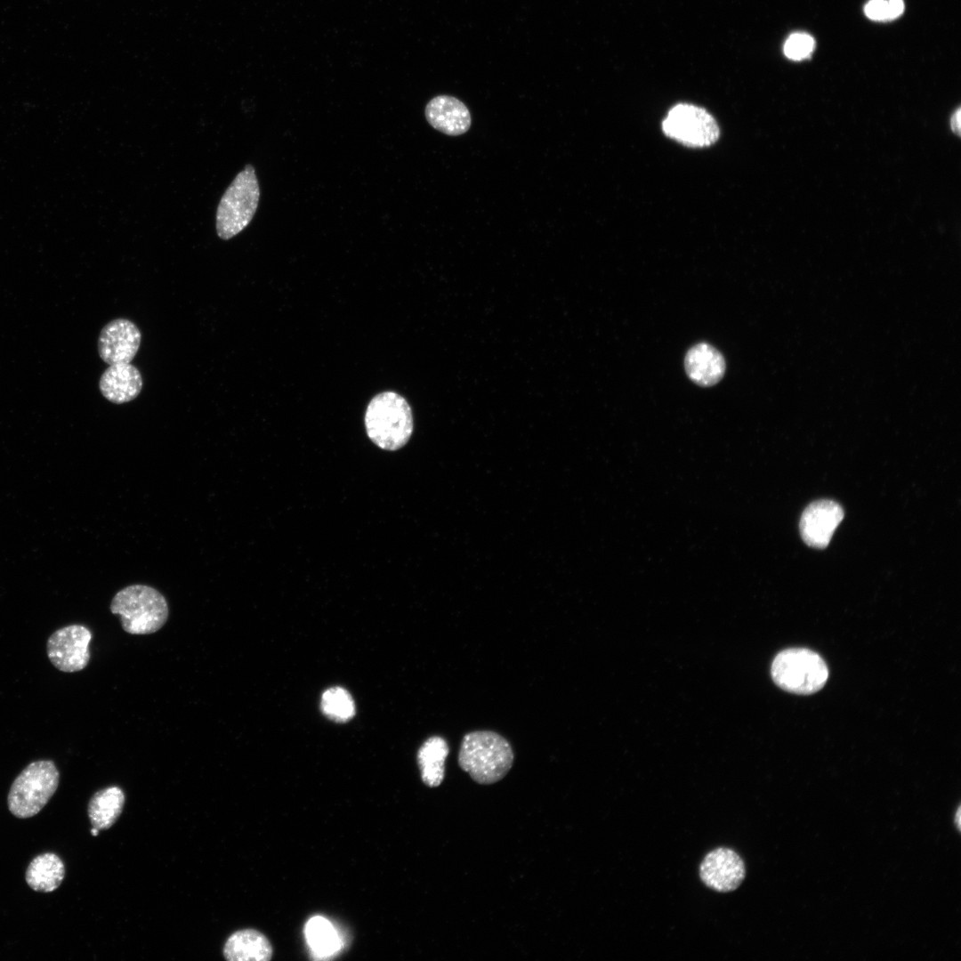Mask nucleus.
I'll use <instances>...</instances> for the list:
<instances>
[{
  "label": "nucleus",
  "instance_id": "7ed1b4c3",
  "mask_svg": "<svg viewBox=\"0 0 961 961\" xmlns=\"http://www.w3.org/2000/svg\"><path fill=\"white\" fill-rule=\"evenodd\" d=\"M122 628L131 634H149L166 623L169 609L164 595L152 586L131 585L119 590L110 603Z\"/></svg>",
  "mask_w": 961,
  "mask_h": 961
},
{
  "label": "nucleus",
  "instance_id": "4be33fe9",
  "mask_svg": "<svg viewBox=\"0 0 961 961\" xmlns=\"http://www.w3.org/2000/svg\"><path fill=\"white\" fill-rule=\"evenodd\" d=\"M815 41L812 36L806 33L791 34L784 44L785 55L793 61H801L808 58L813 52Z\"/></svg>",
  "mask_w": 961,
  "mask_h": 961
},
{
  "label": "nucleus",
  "instance_id": "1a4fd4ad",
  "mask_svg": "<svg viewBox=\"0 0 961 961\" xmlns=\"http://www.w3.org/2000/svg\"><path fill=\"white\" fill-rule=\"evenodd\" d=\"M141 341L139 327L127 319H116L101 329L98 338V353L107 364L130 363L135 357Z\"/></svg>",
  "mask_w": 961,
  "mask_h": 961
},
{
  "label": "nucleus",
  "instance_id": "4468645a",
  "mask_svg": "<svg viewBox=\"0 0 961 961\" xmlns=\"http://www.w3.org/2000/svg\"><path fill=\"white\" fill-rule=\"evenodd\" d=\"M684 367L689 378L699 386L716 384L725 373L722 353L707 343L692 346L686 353Z\"/></svg>",
  "mask_w": 961,
  "mask_h": 961
},
{
  "label": "nucleus",
  "instance_id": "20e7f679",
  "mask_svg": "<svg viewBox=\"0 0 961 961\" xmlns=\"http://www.w3.org/2000/svg\"><path fill=\"white\" fill-rule=\"evenodd\" d=\"M60 773L51 760L27 765L12 782L7 796L11 813L19 819L37 814L56 792Z\"/></svg>",
  "mask_w": 961,
  "mask_h": 961
},
{
  "label": "nucleus",
  "instance_id": "2eb2a0df",
  "mask_svg": "<svg viewBox=\"0 0 961 961\" xmlns=\"http://www.w3.org/2000/svg\"><path fill=\"white\" fill-rule=\"evenodd\" d=\"M222 953L230 961H268L272 957V946L268 938L255 929H242L226 940Z\"/></svg>",
  "mask_w": 961,
  "mask_h": 961
},
{
  "label": "nucleus",
  "instance_id": "6ab92c4d",
  "mask_svg": "<svg viewBox=\"0 0 961 961\" xmlns=\"http://www.w3.org/2000/svg\"><path fill=\"white\" fill-rule=\"evenodd\" d=\"M304 932L308 945L319 958L334 955L341 948L335 927L322 917H311L307 922Z\"/></svg>",
  "mask_w": 961,
  "mask_h": 961
},
{
  "label": "nucleus",
  "instance_id": "423d86ee",
  "mask_svg": "<svg viewBox=\"0 0 961 961\" xmlns=\"http://www.w3.org/2000/svg\"><path fill=\"white\" fill-rule=\"evenodd\" d=\"M771 676L782 690L800 695H809L821 690L828 678L824 659L806 648H792L780 651L771 664Z\"/></svg>",
  "mask_w": 961,
  "mask_h": 961
},
{
  "label": "nucleus",
  "instance_id": "f8f14e48",
  "mask_svg": "<svg viewBox=\"0 0 961 961\" xmlns=\"http://www.w3.org/2000/svg\"><path fill=\"white\" fill-rule=\"evenodd\" d=\"M427 122L436 130L451 136L466 133L471 126V115L460 100L449 95L432 98L424 110Z\"/></svg>",
  "mask_w": 961,
  "mask_h": 961
},
{
  "label": "nucleus",
  "instance_id": "9b49d317",
  "mask_svg": "<svg viewBox=\"0 0 961 961\" xmlns=\"http://www.w3.org/2000/svg\"><path fill=\"white\" fill-rule=\"evenodd\" d=\"M844 510L832 500H818L810 504L800 520L803 540L810 546L825 548L844 518Z\"/></svg>",
  "mask_w": 961,
  "mask_h": 961
},
{
  "label": "nucleus",
  "instance_id": "5701e85b",
  "mask_svg": "<svg viewBox=\"0 0 961 961\" xmlns=\"http://www.w3.org/2000/svg\"><path fill=\"white\" fill-rule=\"evenodd\" d=\"M950 124H951L952 130L958 134L959 131H960V109L959 108L952 115Z\"/></svg>",
  "mask_w": 961,
  "mask_h": 961
},
{
  "label": "nucleus",
  "instance_id": "f257e3e1",
  "mask_svg": "<svg viewBox=\"0 0 961 961\" xmlns=\"http://www.w3.org/2000/svg\"><path fill=\"white\" fill-rule=\"evenodd\" d=\"M514 755L509 741L491 731L466 733L460 744L458 764L477 783L490 785L511 770Z\"/></svg>",
  "mask_w": 961,
  "mask_h": 961
},
{
  "label": "nucleus",
  "instance_id": "b1692460",
  "mask_svg": "<svg viewBox=\"0 0 961 961\" xmlns=\"http://www.w3.org/2000/svg\"><path fill=\"white\" fill-rule=\"evenodd\" d=\"M956 819H957V827L959 828V827H960V809H959V808H958V810H957V818H956Z\"/></svg>",
  "mask_w": 961,
  "mask_h": 961
},
{
  "label": "nucleus",
  "instance_id": "393cba45",
  "mask_svg": "<svg viewBox=\"0 0 961 961\" xmlns=\"http://www.w3.org/2000/svg\"><path fill=\"white\" fill-rule=\"evenodd\" d=\"M98 833H99V830H98L97 828H93L91 829V834H92V836H97V835H98Z\"/></svg>",
  "mask_w": 961,
  "mask_h": 961
},
{
  "label": "nucleus",
  "instance_id": "dca6fc26",
  "mask_svg": "<svg viewBox=\"0 0 961 961\" xmlns=\"http://www.w3.org/2000/svg\"><path fill=\"white\" fill-rule=\"evenodd\" d=\"M65 876V867L55 853L45 852L35 857L28 864L25 879L36 892H50L56 890Z\"/></svg>",
  "mask_w": 961,
  "mask_h": 961
},
{
  "label": "nucleus",
  "instance_id": "6e6552de",
  "mask_svg": "<svg viewBox=\"0 0 961 961\" xmlns=\"http://www.w3.org/2000/svg\"><path fill=\"white\" fill-rule=\"evenodd\" d=\"M92 632L83 625H69L53 632L47 640L46 651L60 671L74 673L84 669L90 660Z\"/></svg>",
  "mask_w": 961,
  "mask_h": 961
},
{
  "label": "nucleus",
  "instance_id": "aec40b11",
  "mask_svg": "<svg viewBox=\"0 0 961 961\" xmlns=\"http://www.w3.org/2000/svg\"><path fill=\"white\" fill-rule=\"evenodd\" d=\"M321 710L335 723H345L355 715V703L351 694L342 687H331L321 697Z\"/></svg>",
  "mask_w": 961,
  "mask_h": 961
},
{
  "label": "nucleus",
  "instance_id": "a211bd4d",
  "mask_svg": "<svg viewBox=\"0 0 961 961\" xmlns=\"http://www.w3.org/2000/svg\"><path fill=\"white\" fill-rule=\"evenodd\" d=\"M125 799L124 791L117 786L97 791L91 797L87 808L93 828L99 831L109 828L121 814Z\"/></svg>",
  "mask_w": 961,
  "mask_h": 961
},
{
  "label": "nucleus",
  "instance_id": "f3484780",
  "mask_svg": "<svg viewBox=\"0 0 961 961\" xmlns=\"http://www.w3.org/2000/svg\"><path fill=\"white\" fill-rule=\"evenodd\" d=\"M449 747L445 739L432 736L427 739L417 753V763L423 782L430 787L440 786L445 776V760Z\"/></svg>",
  "mask_w": 961,
  "mask_h": 961
},
{
  "label": "nucleus",
  "instance_id": "f03ea898",
  "mask_svg": "<svg viewBox=\"0 0 961 961\" xmlns=\"http://www.w3.org/2000/svg\"><path fill=\"white\" fill-rule=\"evenodd\" d=\"M368 438L380 448L397 450L413 432V416L408 402L400 394L387 391L376 394L365 413Z\"/></svg>",
  "mask_w": 961,
  "mask_h": 961
},
{
  "label": "nucleus",
  "instance_id": "9d476101",
  "mask_svg": "<svg viewBox=\"0 0 961 961\" xmlns=\"http://www.w3.org/2000/svg\"><path fill=\"white\" fill-rule=\"evenodd\" d=\"M745 876L742 859L735 851L726 847L708 852L699 866V876L705 885L720 892L737 889Z\"/></svg>",
  "mask_w": 961,
  "mask_h": 961
},
{
  "label": "nucleus",
  "instance_id": "0eeeda50",
  "mask_svg": "<svg viewBox=\"0 0 961 961\" xmlns=\"http://www.w3.org/2000/svg\"><path fill=\"white\" fill-rule=\"evenodd\" d=\"M663 132L670 138L689 146L707 147L719 137V127L706 109L687 103L673 107L662 123Z\"/></svg>",
  "mask_w": 961,
  "mask_h": 961
},
{
  "label": "nucleus",
  "instance_id": "412c9836",
  "mask_svg": "<svg viewBox=\"0 0 961 961\" xmlns=\"http://www.w3.org/2000/svg\"><path fill=\"white\" fill-rule=\"evenodd\" d=\"M903 12V0H869L864 7L866 16L878 21L895 20Z\"/></svg>",
  "mask_w": 961,
  "mask_h": 961
},
{
  "label": "nucleus",
  "instance_id": "39448f33",
  "mask_svg": "<svg viewBox=\"0 0 961 961\" xmlns=\"http://www.w3.org/2000/svg\"><path fill=\"white\" fill-rule=\"evenodd\" d=\"M260 198V188L253 166L246 165L222 195L216 212V231L227 240L238 235L252 221Z\"/></svg>",
  "mask_w": 961,
  "mask_h": 961
},
{
  "label": "nucleus",
  "instance_id": "ddd939ff",
  "mask_svg": "<svg viewBox=\"0 0 961 961\" xmlns=\"http://www.w3.org/2000/svg\"><path fill=\"white\" fill-rule=\"evenodd\" d=\"M142 385L141 372L130 363L109 365L99 381L102 396L115 404H123L136 399Z\"/></svg>",
  "mask_w": 961,
  "mask_h": 961
}]
</instances>
